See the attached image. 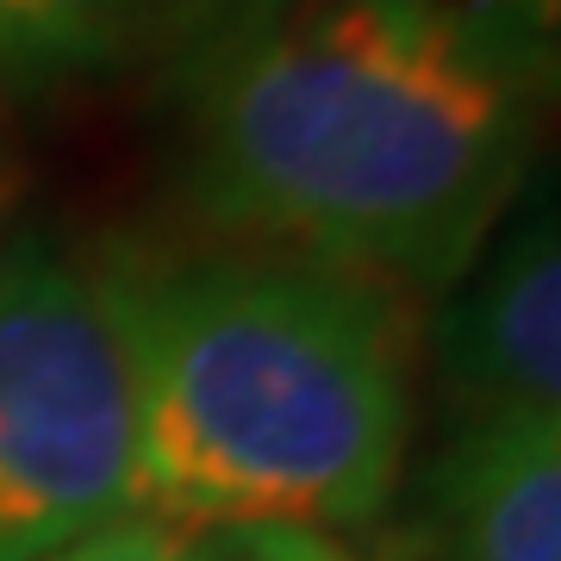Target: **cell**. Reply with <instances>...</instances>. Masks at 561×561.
<instances>
[{
	"label": "cell",
	"mask_w": 561,
	"mask_h": 561,
	"mask_svg": "<svg viewBox=\"0 0 561 561\" xmlns=\"http://www.w3.org/2000/svg\"><path fill=\"white\" fill-rule=\"evenodd\" d=\"M201 0H0V94L57 101L162 57Z\"/></svg>",
	"instance_id": "obj_6"
},
{
	"label": "cell",
	"mask_w": 561,
	"mask_h": 561,
	"mask_svg": "<svg viewBox=\"0 0 561 561\" xmlns=\"http://www.w3.org/2000/svg\"><path fill=\"white\" fill-rule=\"evenodd\" d=\"M419 561H561V419L468 412L412 493Z\"/></svg>",
	"instance_id": "obj_5"
},
{
	"label": "cell",
	"mask_w": 561,
	"mask_h": 561,
	"mask_svg": "<svg viewBox=\"0 0 561 561\" xmlns=\"http://www.w3.org/2000/svg\"><path fill=\"white\" fill-rule=\"evenodd\" d=\"M443 393L468 412L561 419V131L431 324Z\"/></svg>",
	"instance_id": "obj_4"
},
{
	"label": "cell",
	"mask_w": 561,
	"mask_h": 561,
	"mask_svg": "<svg viewBox=\"0 0 561 561\" xmlns=\"http://www.w3.org/2000/svg\"><path fill=\"white\" fill-rule=\"evenodd\" d=\"M162 131L225 243L443 300L561 131V69L437 0H201Z\"/></svg>",
	"instance_id": "obj_1"
},
{
	"label": "cell",
	"mask_w": 561,
	"mask_h": 561,
	"mask_svg": "<svg viewBox=\"0 0 561 561\" xmlns=\"http://www.w3.org/2000/svg\"><path fill=\"white\" fill-rule=\"evenodd\" d=\"M250 561H356L337 537H300V530H243Z\"/></svg>",
	"instance_id": "obj_9"
},
{
	"label": "cell",
	"mask_w": 561,
	"mask_h": 561,
	"mask_svg": "<svg viewBox=\"0 0 561 561\" xmlns=\"http://www.w3.org/2000/svg\"><path fill=\"white\" fill-rule=\"evenodd\" d=\"M44 561H250V537L243 530H201V524L157 518V512H125V518L88 530Z\"/></svg>",
	"instance_id": "obj_7"
},
{
	"label": "cell",
	"mask_w": 561,
	"mask_h": 561,
	"mask_svg": "<svg viewBox=\"0 0 561 561\" xmlns=\"http://www.w3.org/2000/svg\"><path fill=\"white\" fill-rule=\"evenodd\" d=\"M461 20L486 25V32H500V38L524 44L530 57L556 62L561 69V0H437Z\"/></svg>",
	"instance_id": "obj_8"
},
{
	"label": "cell",
	"mask_w": 561,
	"mask_h": 561,
	"mask_svg": "<svg viewBox=\"0 0 561 561\" xmlns=\"http://www.w3.org/2000/svg\"><path fill=\"white\" fill-rule=\"evenodd\" d=\"M138 387V512L350 537L412 449L419 319L400 287L275 250H101Z\"/></svg>",
	"instance_id": "obj_2"
},
{
	"label": "cell",
	"mask_w": 561,
	"mask_h": 561,
	"mask_svg": "<svg viewBox=\"0 0 561 561\" xmlns=\"http://www.w3.org/2000/svg\"><path fill=\"white\" fill-rule=\"evenodd\" d=\"M138 512V387L94 256L0 250V561Z\"/></svg>",
	"instance_id": "obj_3"
}]
</instances>
